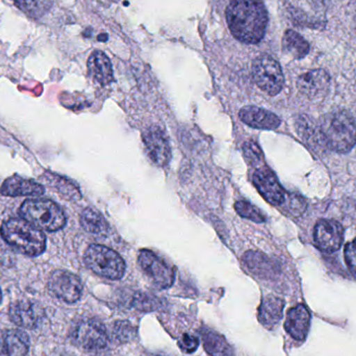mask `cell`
Here are the masks:
<instances>
[{
  "mask_svg": "<svg viewBox=\"0 0 356 356\" xmlns=\"http://www.w3.org/2000/svg\"><path fill=\"white\" fill-rule=\"evenodd\" d=\"M226 20L232 35L247 44L261 41L268 25V13L261 0H232Z\"/></svg>",
  "mask_w": 356,
  "mask_h": 356,
  "instance_id": "6da1fadb",
  "label": "cell"
},
{
  "mask_svg": "<svg viewBox=\"0 0 356 356\" xmlns=\"http://www.w3.org/2000/svg\"><path fill=\"white\" fill-rule=\"evenodd\" d=\"M319 133L324 145L340 154L350 152L356 144L355 119L345 111H334L322 117Z\"/></svg>",
  "mask_w": 356,
  "mask_h": 356,
  "instance_id": "7a4b0ae2",
  "label": "cell"
},
{
  "mask_svg": "<svg viewBox=\"0 0 356 356\" xmlns=\"http://www.w3.org/2000/svg\"><path fill=\"white\" fill-rule=\"evenodd\" d=\"M0 232L8 245L27 257H38L45 251V234L26 220L12 218L3 222Z\"/></svg>",
  "mask_w": 356,
  "mask_h": 356,
  "instance_id": "3957f363",
  "label": "cell"
},
{
  "mask_svg": "<svg viewBox=\"0 0 356 356\" xmlns=\"http://www.w3.org/2000/svg\"><path fill=\"white\" fill-rule=\"evenodd\" d=\"M19 215L37 228L56 232L66 225V216L54 201L48 199H29L19 209Z\"/></svg>",
  "mask_w": 356,
  "mask_h": 356,
  "instance_id": "277c9868",
  "label": "cell"
},
{
  "mask_svg": "<svg viewBox=\"0 0 356 356\" xmlns=\"http://www.w3.org/2000/svg\"><path fill=\"white\" fill-rule=\"evenodd\" d=\"M83 259L90 270L108 280H120L127 269L122 257L116 251L102 245H91Z\"/></svg>",
  "mask_w": 356,
  "mask_h": 356,
  "instance_id": "5b68a950",
  "label": "cell"
},
{
  "mask_svg": "<svg viewBox=\"0 0 356 356\" xmlns=\"http://www.w3.org/2000/svg\"><path fill=\"white\" fill-rule=\"evenodd\" d=\"M252 74L255 83L269 95H277L284 88L282 67L277 60L267 54L259 56L253 62Z\"/></svg>",
  "mask_w": 356,
  "mask_h": 356,
  "instance_id": "8992f818",
  "label": "cell"
},
{
  "mask_svg": "<svg viewBox=\"0 0 356 356\" xmlns=\"http://www.w3.org/2000/svg\"><path fill=\"white\" fill-rule=\"evenodd\" d=\"M71 340L75 346L83 350H102L108 344V332L98 320H81L73 327Z\"/></svg>",
  "mask_w": 356,
  "mask_h": 356,
  "instance_id": "52a82bcc",
  "label": "cell"
},
{
  "mask_svg": "<svg viewBox=\"0 0 356 356\" xmlns=\"http://www.w3.org/2000/svg\"><path fill=\"white\" fill-rule=\"evenodd\" d=\"M139 265L154 286L160 289L172 286L175 280V271L156 253L149 250L141 251L139 255Z\"/></svg>",
  "mask_w": 356,
  "mask_h": 356,
  "instance_id": "ba28073f",
  "label": "cell"
},
{
  "mask_svg": "<svg viewBox=\"0 0 356 356\" xmlns=\"http://www.w3.org/2000/svg\"><path fill=\"white\" fill-rule=\"evenodd\" d=\"M50 292L66 303L77 302L83 294V282L79 276L65 270H56L48 282Z\"/></svg>",
  "mask_w": 356,
  "mask_h": 356,
  "instance_id": "9c48e42d",
  "label": "cell"
},
{
  "mask_svg": "<svg viewBox=\"0 0 356 356\" xmlns=\"http://www.w3.org/2000/svg\"><path fill=\"white\" fill-rule=\"evenodd\" d=\"M314 238L318 248L325 252H334L344 242V228L334 220H320L316 224Z\"/></svg>",
  "mask_w": 356,
  "mask_h": 356,
  "instance_id": "30bf717a",
  "label": "cell"
},
{
  "mask_svg": "<svg viewBox=\"0 0 356 356\" xmlns=\"http://www.w3.org/2000/svg\"><path fill=\"white\" fill-rule=\"evenodd\" d=\"M253 184L267 202L272 205L284 204L286 192L276 175L267 167H261L253 175Z\"/></svg>",
  "mask_w": 356,
  "mask_h": 356,
  "instance_id": "8fae6325",
  "label": "cell"
},
{
  "mask_svg": "<svg viewBox=\"0 0 356 356\" xmlns=\"http://www.w3.org/2000/svg\"><path fill=\"white\" fill-rule=\"evenodd\" d=\"M145 149L150 160L158 166H166L171 158L170 146L164 131L158 127H152L143 136Z\"/></svg>",
  "mask_w": 356,
  "mask_h": 356,
  "instance_id": "7c38bea8",
  "label": "cell"
},
{
  "mask_svg": "<svg viewBox=\"0 0 356 356\" xmlns=\"http://www.w3.org/2000/svg\"><path fill=\"white\" fill-rule=\"evenodd\" d=\"M43 312L35 303L19 300L12 303L8 309V318L15 325L25 330H33L41 321Z\"/></svg>",
  "mask_w": 356,
  "mask_h": 356,
  "instance_id": "4fadbf2b",
  "label": "cell"
},
{
  "mask_svg": "<svg viewBox=\"0 0 356 356\" xmlns=\"http://www.w3.org/2000/svg\"><path fill=\"white\" fill-rule=\"evenodd\" d=\"M330 76L323 69L303 73L297 81V87L301 93L312 99L322 97L330 89Z\"/></svg>",
  "mask_w": 356,
  "mask_h": 356,
  "instance_id": "5bb4252c",
  "label": "cell"
},
{
  "mask_svg": "<svg viewBox=\"0 0 356 356\" xmlns=\"http://www.w3.org/2000/svg\"><path fill=\"white\" fill-rule=\"evenodd\" d=\"M29 338L18 330H0V356H26Z\"/></svg>",
  "mask_w": 356,
  "mask_h": 356,
  "instance_id": "9a60e30c",
  "label": "cell"
},
{
  "mask_svg": "<svg viewBox=\"0 0 356 356\" xmlns=\"http://www.w3.org/2000/svg\"><path fill=\"white\" fill-rule=\"evenodd\" d=\"M311 325V314L305 305H299L290 309L286 316L284 328L296 341H305Z\"/></svg>",
  "mask_w": 356,
  "mask_h": 356,
  "instance_id": "2e32d148",
  "label": "cell"
},
{
  "mask_svg": "<svg viewBox=\"0 0 356 356\" xmlns=\"http://www.w3.org/2000/svg\"><path fill=\"white\" fill-rule=\"evenodd\" d=\"M241 120L257 129H275L280 125V119L273 113L257 106H245L241 110Z\"/></svg>",
  "mask_w": 356,
  "mask_h": 356,
  "instance_id": "e0dca14e",
  "label": "cell"
},
{
  "mask_svg": "<svg viewBox=\"0 0 356 356\" xmlns=\"http://www.w3.org/2000/svg\"><path fill=\"white\" fill-rule=\"evenodd\" d=\"M44 192L42 184L17 175L8 178L0 188V193L6 196H40Z\"/></svg>",
  "mask_w": 356,
  "mask_h": 356,
  "instance_id": "ac0fdd59",
  "label": "cell"
},
{
  "mask_svg": "<svg viewBox=\"0 0 356 356\" xmlns=\"http://www.w3.org/2000/svg\"><path fill=\"white\" fill-rule=\"evenodd\" d=\"M284 301L276 296L266 297L259 309V321L268 330L275 327L284 315Z\"/></svg>",
  "mask_w": 356,
  "mask_h": 356,
  "instance_id": "d6986e66",
  "label": "cell"
},
{
  "mask_svg": "<svg viewBox=\"0 0 356 356\" xmlns=\"http://www.w3.org/2000/svg\"><path fill=\"white\" fill-rule=\"evenodd\" d=\"M90 74L100 85H108L113 81V68L110 60L102 51H94L88 60Z\"/></svg>",
  "mask_w": 356,
  "mask_h": 356,
  "instance_id": "ffe728a7",
  "label": "cell"
},
{
  "mask_svg": "<svg viewBox=\"0 0 356 356\" xmlns=\"http://www.w3.org/2000/svg\"><path fill=\"white\" fill-rule=\"evenodd\" d=\"M203 346L209 356H234V350L223 336L209 330H201Z\"/></svg>",
  "mask_w": 356,
  "mask_h": 356,
  "instance_id": "44dd1931",
  "label": "cell"
},
{
  "mask_svg": "<svg viewBox=\"0 0 356 356\" xmlns=\"http://www.w3.org/2000/svg\"><path fill=\"white\" fill-rule=\"evenodd\" d=\"M244 263L253 274L261 277H271L277 270L268 257L257 251H248L244 255Z\"/></svg>",
  "mask_w": 356,
  "mask_h": 356,
  "instance_id": "7402d4cb",
  "label": "cell"
},
{
  "mask_svg": "<svg viewBox=\"0 0 356 356\" xmlns=\"http://www.w3.org/2000/svg\"><path fill=\"white\" fill-rule=\"evenodd\" d=\"M282 47L284 51L288 52L293 58H305L309 52V44L307 40L299 35L296 31H286L282 38Z\"/></svg>",
  "mask_w": 356,
  "mask_h": 356,
  "instance_id": "603a6c76",
  "label": "cell"
},
{
  "mask_svg": "<svg viewBox=\"0 0 356 356\" xmlns=\"http://www.w3.org/2000/svg\"><path fill=\"white\" fill-rule=\"evenodd\" d=\"M81 226L90 234H106L108 232V222L104 216L94 209H83L81 215Z\"/></svg>",
  "mask_w": 356,
  "mask_h": 356,
  "instance_id": "cb8c5ba5",
  "label": "cell"
},
{
  "mask_svg": "<svg viewBox=\"0 0 356 356\" xmlns=\"http://www.w3.org/2000/svg\"><path fill=\"white\" fill-rule=\"evenodd\" d=\"M42 179L50 184L52 188H56L62 196L66 197L67 199H70V200L81 199V195L79 188L71 180L49 172H46Z\"/></svg>",
  "mask_w": 356,
  "mask_h": 356,
  "instance_id": "d4e9b609",
  "label": "cell"
},
{
  "mask_svg": "<svg viewBox=\"0 0 356 356\" xmlns=\"http://www.w3.org/2000/svg\"><path fill=\"white\" fill-rule=\"evenodd\" d=\"M14 2L25 14L38 18L49 10L52 0H14Z\"/></svg>",
  "mask_w": 356,
  "mask_h": 356,
  "instance_id": "484cf974",
  "label": "cell"
},
{
  "mask_svg": "<svg viewBox=\"0 0 356 356\" xmlns=\"http://www.w3.org/2000/svg\"><path fill=\"white\" fill-rule=\"evenodd\" d=\"M236 211L241 217L257 222V223L266 221L265 215L257 207L247 201H238L236 203Z\"/></svg>",
  "mask_w": 356,
  "mask_h": 356,
  "instance_id": "4316f807",
  "label": "cell"
},
{
  "mask_svg": "<svg viewBox=\"0 0 356 356\" xmlns=\"http://www.w3.org/2000/svg\"><path fill=\"white\" fill-rule=\"evenodd\" d=\"M133 305L139 311L152 312L160 309L162 307V301L150 295L138 294L134 299Z\"/></svg>",
  "mask_w": 356,
  "mask_h": 356,
  "instance_id": "83f0119b",
  "label": "cell"
},
{
  "mask_svg": "<svg viewBox=\"0 0 356 356\" xmlns=\"http://www.w3.org/2000/svg\"><path fill=\"white\" fill-rule=\"evenodd\" d=\"M113 334L119 342L127 343L136 337V328L129 321H118L113 328Z\"/></svg>",
  "mask_w": 356,
  "mask_h": 356,
  "instance_id": "f1b7e54d",
  "label": "cell"
},
{
  "mask_svg": "<svg viewBox=\"0 0 356 356\" xmlns=\"http://www.w3.org/2000/svg\"><path fill=\"white\" fill-rule=\"evenodd\" d=\"M244 156L245 159L248 161L253 166H259L263 163L264 156L261 152V148L257 146V144L253 141H248L244 144Z\"/></svg>",
  "mask_w": 356,
  "mask_h": 356,
  "instance_id": "f546056e",
  "label": "cell"
},
{
  "mask_svg": "<svg viewBox=\"0 0 356 356\" xmlns=\"http://www.w3.org/2000/svg\"><path fill=\"white\" fill-rule=\"evenodd\" d=\"M344 255L349 270L356 277V238L346 245Z\"/></svg>",
  "mask_w": 356,
  "mask_h": 356,
  "instance_id": "4dcf8cb0",
  "label": "cell"
},
{
  "mask_svg": "<svg viewBox=\"0 0 356 356\" xmlns=\"http://www.w3.org/2000/svg\"><path fill=\"white\" fill-rule=\"evenodd\" d=\"M307 209V203L302 197L291 195L288 198V209L295 216H300Z\"/></svg>",
  "mask_w": 356,
  "mask_h": 356,
  "instance_id": "1f68e13d",
  "label": "cell"
},
{
  "mask_svg": "<svg viewBox=\"0 0 356 356\" xmlns=\"http://www.w3.org/2000/svg\"><path fill=\"white\" fill-rule=\"evenodd\" d=\"M180 349L186 353H193L199 346L198 339L188 334H184L178 342Z\"/></svg>",
  "mask_w": 356,
  "mask_h": 356,
  "instance_id": "d6a6232c",
  "label": "cell"
},
{
  "mask_svg": "<svg viewBox=\"0 0 356 356\" xmlns=\"http://www.w3.org/2000/svg\"><path fill=\"white\" fill-rule=\"evenodd\" d=\"M1 300H2V293H1V290H0V303H1Z\"/></svg>",
  "mask_w": 356,
  "mask_h": 356,
  "instance_id": "836d02e7",
  "label": "cell"
},
{
  "mask_svg": "<svg viewBox=\"0 0 356 356\" xmlns=\"http://www.w3.org/2000/svg\"><path fill=\"white\" fill-rule=\"evenodd\" d=\"M353 8H355V12L356 15V0H355V4H353Z\"/></svg>",
  "mask_w": 356,
  "mask_h": 356,
  "instance_id": "e575fe53",
  "label": "cell"
}]
</instances>
